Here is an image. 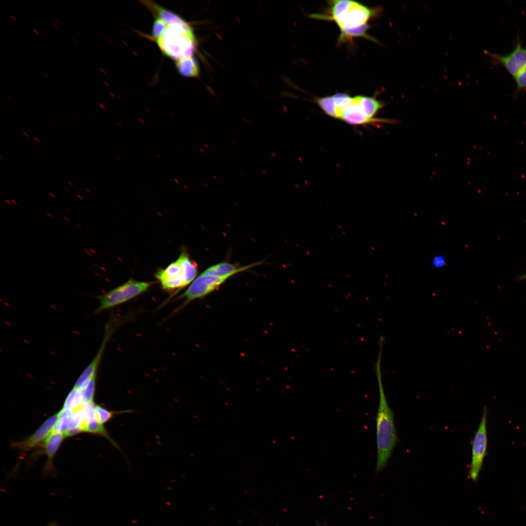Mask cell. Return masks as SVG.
Wrapping results in <instances>:
<instances>
[{"label":"cell","mask_w":526,"mask_h":526,"mask_svg":"<svg viewBox=\"0 0 526 526\" xmlns=\"http://www.w3.org/2000/svg\"><path fill=\"white\" fill-rule=\"evenodd\" d=\"M317 104L322 111L332 118L351 125H363L376 122H386L375 116L384 103L374 97L338 93L333 95L319 97Z\"/></svg>","instance_id":"6da1fadb"},{"label":"cell","mask_w":526,"mask_h":526,"mask_svg":"<svg viewBox=\"0 0 526 526\" xmlns=\"http://www.w3.org/2000/svg\"><path fill=\"white\" fill-rule=\"evenodd\" d=\"M329 2L328 16L315 14L312 17L334 21L340 31L339 41L355 37L376 40L366 32L369 27L368 21L380 11L379 8H371L358 2L349 0H331Z\"/></svg>","instance_id":"7a4b0ae2"},{"label":"cell","mask_w":526,"mask_h":526,"mask_svg":"<svg viewBox=\"0 0 526 526\" xmlns=\"http://www.w3.org/2000/svg\"><path fill=\"white\" fill-rule=\"evenodd\" d=\"M378 346V353L374 368L379 390V403L376 417V472L383 470L386 466L398 440L394 425V413L388 403L382 382L381 361L383 343L379 342Z\"/></svg>","instance_id":"3957f363"},{"label":"cell","mask_w":526,"mask_h":526,"mask_svg":"<svg viewBox=\"0 0 526 526\" xmlns=\"http://www.w3.org/2000/svg\"><path fill=\"white\" fill-rule=\"evenodd\" d=\"M155 41L162 52L176 61L192 56L196 49L192 29L185 20L167 25Z\"/></svg>","instance_id":"277c9868"},{"label":"cell","mask_w":526,"mask_h":526,"mask_svg":"<svg viewBox=\"0 0 526 526\" xmlns=\"http://www.w3.org/2000/svg\"><path fill=\"white\" fill-rule=\"evenodd\" d=\"M197 265L183 249L178 258L164 269L156 273L162 288L168 292L178 291L190 283L196 278Z\"/></svg>","instance_id":"5b68a950"},{"label":"cell","mask_w":526,"mask_h":526,"mask_svg":"<svg viewBox=\"0 0 526 526\" xmlns=\"http://www.w3.org/2000/svg\"><path fill=\"white\" fill-rule=\"evenodd\" d=\"M153 283L130 279L126 282L96 297L99 305L95 311L98 313L114 307L147 291Z\"/></svg>","instance_id":"8992f818"},{"label":"cell","mask_w":526,"mask_h":526,"mask_svg":"<svg viewBox=\"0 0 526 526\" xmlns=\"http://www.w3.org/2000/svg\"><path fill=\"white\" fill-rule=\"evenodd\" d=\"M487 416L488 409L485 406L480 423L472 441L471 460L470 465L469 475L474 482H476L478 479L484 460L487 454Z\"/></svg>","instance_id":"52a82bcc"},{"label":"cell","mask_w":526,"mask_h":526,"mask_svg":"<svg viewBox=\"0 0 526 526\" xmlns=\"http://www.w3.org/2000/svg\"><path fill=\"white\" fill-rule=\"evenodd\" d=\"M229 278L208 275L202 272L190 283L178 299H184L182 307L192 301L202 299L218 289Z\"/></svg>","instance_id":"ba28073f"},{"label":"cell","mask_w":526,"mask_h":526,"mask_svg":"<svg viewBox=\"0 0 526 526\" xmlns=\"http://www.w3.org/2000/svg\"><path fill=\"white\" fill-rule=\"evenodd\" d=\"M494 64L504 66L513 77H515L526 64V46H523L519 35H517L513 49L506 54L485 51Z\"/></svg>","instance_id":"9c48e42d"},{"label":"cell","mask_w":526,"mask_h":526,"mask_svg":"<svg viewBox=\"0 0 526 526\" xmlns=\"http://www.w3.org/2000/svg\"><path fill=\"white\" fill-rule=\"evenodd\" d=\"M58 416L59 412L53 414L46 420L34 433L25 439L12 442V447L18 449L22 452H26L43 443L53 432Z\"/></svg>","instance_id":"30bf717a"},{"label":"cell","mask_w":526,"mask_h":526,"mask_svg":"<svg viewBox=\"0 0 526 526\" xmlns=\"http://www.w3.org/2000/svg\"><path fill=\"white\" fill-rule=\"evenodd\" d=\"M64 438H65L63 432L53 431L43 442L42 447L43 448V452L47 456V462L44 468L45 474L54 471L53 459Z\"/></svg>","instance_id":"8fae6325"},{"label":"cell","mask_w":526,"mask_h":526,"mask_svg":"<svg viewBox=\"0 0 526 526\" xmlns=\"http://www.w3.org/2000/svg\"><path fill=\"white\" fill-rule=\"evenodd\" d=\"M261 264L262 262H260L242 266L228 262H221L209 266L203 272L208 275L230 278L238 273Z\"/></svg>","instance_id":"7c38bea8"},{"label":"cell","mask_w":526,"mask_h":526,"mask_svg":"<svg viewBox=\"0 0 526 526\" xmlns=\"http://www.w3.org/2000/svg\"><path fill=\"white\" fill-rule=\"evenodd\" d=\"M156 17L164 21L167 25L182 22L185 20L175 13L165 9L157 3L150 0L141 1Z\"/></svg>","instance_id":"4fadbf2b"},{"label":"cell","mask_w":526,"mask_h":526,"mask_svg":"<svg viewBox=\"0 0 526 526\" xmlns=\"http://www.w3.org/2000/svg\"><path fill=\"white\" fill-rule=\"evenodd\" d=\"M79 426L80 427L82 432H88L103 436L109 440L114 447L118 450L121 451L118 445L110 436L104 425L100 424L96 418L90 420L84 418L81 421Z\"/></svg>","instance_id":"5bb4252c"},{"label":"cell","mask_w":526,"mask_h":526,"mask_svg":"<svg viewBox=\"0 0 526 526\" xmlns=\"http://www.w3.org/2000/svg\"><path fill=\"white\" fill-rule=\"evenodd\" d=\"M176 69L181 75L188 77H196L199 75L198 62L193 56L175 62Z\"/></svg>","instance_id":"9a60e30c"},{"label":"cell","mask_w":526,"mask_h":526,"mask_svg":"<svg viewBox=\"0 0 526 526\" xmlns=\"http://www.w3.org/2000/svg\"><path fill=\"white\" fill-rule=\"evenodd\" d=\"M94 411L97 421L103 425L111 420L116 414L132 412V410L111 411L99 405H95Z\"/></svg>","instance_id":"2e32d148"},{"label":"cell","mask_w":526,"mask_h":526,"mask_svg":"<svg viewBox=\"0 0 526 526\" xmlns=\"http://www.w3.org/2000/svg\"><path fill=\"white\" fill-rule=\"evenodd\" d=\"M514 78L516 84L514 94L517 95L520 92L526 90V64Z\"/></svg>","instance_id":"e0dca14e"},{"label":"cell","mask_w":526,"mask_h":526,"mask_svg":"<svg viewBox=\"0 0 526 526\" xmlns=\"http://www.w3.org/2000/svg\"><path fill=\"white\" fill-rule=\"evenodd\" d=\"M167 24L159 19H156L152 27V36L154 39L158 38L165 30Z\"/></svg>","instance_id":"ac0fdd59"},{"label":"cell","mask_w":526,"mask_h":526,"mask_svg":"<svg viewBox=\"0 0 526 526\" xmlns=\"http://www.w3.org/2000/svg\"><path fill=\"white\" fill-rule=\"evenodd\" d=\"M432 264L434 268H441L446 264V258L442 255H436L432 258Z\"/></svg>","instance_id":"d6986e66"},{"label":"cell","mask_w":526,"mask_h":526,"mask_svg":"<svg viewBox=\"0 0 526 526\" xmlns=\"http://www.w3.org/2000/svg\"><path fill=\"white\" fill-rule=\"evenodd\" d=\"M516 280L518 281L526 280V273L519 275L516 277Z\"/></svg>","instance_id":"ffe728a7"},{"label":"cell","mask_w":526,"mask_h":526,"mask_svg":"<svg viewBox=\"0 0 526 526\" xmlns=\"http://www.w3.org/2000/svg\"><path fill=\"white\" fill-rule=\"evenodd\" d=\"M47 526H59L58 525V524L56 523L55 522H52L50 523Z\"/></svg>","instance_id":"44dd1931"},{"label":"cell","mask_w":526,"mask_h":526,"mask_svg":"<svg viewBox=\"0 0 526 526\" xmlns=\"http://www.w3.org/2000/svg\"><path fill=\"white\" fill-rule=\"evenodd\" d=\"M54 21H56V23H58V24H62V22H61V21H60V20H59V19H57V18H54Z\"/></svg>","instance_id":"7402d4cb"},{"label":"cell","mask_w":526,"mask_h":526,"mask_svg":"<svg viewBox=\"0 0 526 526\" xmlns=\"http://www.w3.org/2000/svg\"><path fill=\"white\" fill-rule=\"evenodd\" d=\"M33 139L36 142L40 143V140L38 139V138L37 137L34 136Z\"/></svg>","instance_id":"603a6c76"},{"label":"cell","mask_w":526,"mask_h":526,"mask_svg":"<svg viewBox=\"0 0 526 526\" xmlns=\"http://www.w3.org/2000/svg\"><path fill=\"white\" fill-rule=\"evenodd\" d=\"M22 133L26 137H27V138L29 137V135L28 133L27 132L23 131L22 132Z\"/></svg>","instance_id":"cb8c5ba5"},{"label":"cell","mask_w":526,"mask_h":526,"mask_svg":"<svg viewBox=\"0 0 526 526\" xmlns=\"http://www.w3.org/2000/svg\"><path fill=\"white\" fill-rule=\"evenodd\" d=\"M33 31L38 35H39V31L36 28H33Z\"/></svg>","instance_id":"d4e9b609"},{"label":"cell","mask_w":526,"mask_h":526,"mask_svg":"<svg viewBox=\"0 0 526 526\" xmlns=\"http://www.w3.org/2000/svg\"><path fill=\"white\" fill-rule=\"evenodd\" d=\"M51 23L56 29L59 30V27H58V26H57V25L56 23H55L53 22H51Z\"/></svg>","instance_id":"484cf974"},{"label":"cell","mask_w":526,"mask_h":526,"mask_svg":"<svg viewBox=\"0 0 526 526\" xmlns=\"http://www.w3.org/2000/svg\"><path fill=\"white\" fill-rule=\"evenodd\" d=\"M71 38H72V40H73V41H74V42H75V43H78V41H77V39H76V38H75V37H71Z\"/></svg>","instance_id":"4316f807"},{"label":"cell","mask_w":526,"mask_h":526,"mask_svg":"<svg viewBox=\"0 0 526 526\" xmlns=\"http://www.w3.org/2000/svg\"><path fill=\"white\" fill-rule=\"evenodd\" d=\"M67 183H68V184L69 185H70V186H74V183H73V182H72V181H70V180H68V181H67Z\"/></svg>","instance_id":"83f0119b"},{"label":"cell","mask_w":526,"mask_h":526,"mask_svg":"<svg viewBox=\"0 0 526 526\" xmlns=\"http://www.w3.org/2000/svg\"><path fill=\"white\" fill-rule=\"evenodd\" d=\"M99 107H100L103 109L105 108V107L104 105L103 104H102V103H99Z\"/></svg>","instance_id":"f1b7e54d"},{"label":"cell","mask_w":526,"mask_h":526,"mask_svg":"<svg viewBox=\"0 0 526 526\" xmlns=\"http://www.w3.org/2000/svg\"><path fill=\"white\" fill-rule=\"evenodd\" d=\"M10 17H11V18H12V19H13V20H14V21H16V20H17V19H16V18H15V17H14V16H13V15H11V14H10Z\"/></svg>","instance_id":"f546056e"},{"label":"cell","mask_w":526,"mask_h":526,"mask_svg":"<svg viewBox=\"0 0 526 526\" xmlns=\"http://www.w3.org/2000/svg\"><path fill=\"white\" fill-rule=\"evenodd\" d=\"M48 123H49V125H51V126L52 127H54V126H55V125H54V123H53V122H52V121H48Z\"/></svg>","instance_id":"4dcf8cb0"},{"label":"cell","mask_w":526,"mask_h":526,"mask_svg":"<svg viewBox=\"0 0 526 526\" xmlns=\"http://www.w3.org/2000/svg\"><path fill=\"white\" fill-rule=\"evenodd\" d=\"M71 116H72V117H73V118H76V115H75V114L74 113H71Z\"/></svg>","instance_id":"1f68e13d"},{"label":"cell","mask_w":526,"mask_h":526,"mask_svg":"<svg viewBox=\"0 0 526 526\" xmlns=\"http://www.w3.org/2000/svg\"><path fill=\"white\" fill-rule=\"evenodd\" d=\"M6 96L9 100H10V101H12V98L9 95H6Z\"/></svg>","instance_id":"d6a6232c"},{"label":"cell","mask_w":526,"mask_h":526,"mask_svg":"<svg viewBox=\"0 0 526 526\" xmlns=\"http://www.w3.org/2000/svg\"><path fill=\"white\" fill-rule=\"evenodd\" d=\"M67 22H68V23H69V24H70V25H72V21H71V20H70V19H67Z\"/></svg>","instance_id":"836d02e7"},{"label":"cell","mask_w":526,"mask_h":526,"mask_svg":"<svg viewBox=\"0 0 526 526\" xmlns=\"http://www.w3.org/2000/svg\"><path fill=\"white\" fill-rule=\"evenodd\" d=\"M42 74H43V75H44V76H45V77H48V75H47V74L46 73H44V72H43V73H42Z\"/></svg>","instance_id":"e575fe53"},{"label":"cell","mask_w":526,"mask_h":526,"mask_svg":"<svg viewBox=\"0 0 526 526\" xmlns=\"http://www.w3.org/2000/svg\"><path fill=\"white\" fill-rule=\"evenodd\" d=\"M35 144H36V146H37L38 147H40V145L39 143H38V142H35Z\"/></svg>","instance_id":"d590c367"},{"label":"cell","mask_w":526,"mask_h":526,"mask_svg":"<svg viewBox=\"0 0 526 526\" xmlns=\"http://www.w3.org/2000/svg\"><path fill=\"white\" fill-rule=\"evenodd\" d=\"M48 102H49V103H50V104H51V105L52 106H54V103H53V102H52L51 101H50V100H48Z\"/></svg>","instance_id":"8d00e7d4"},{"label":"cell","mask_w":526,"mask_h":526,"mask_svg":"<svg viewBox=\"0 0 526 526\" xmlns=\"http://www.w3.org/2000/svg\"><path fill=\"white\" fill-rule=\"evenodd\" d=\"M139 120H140L139 121H140V122L141 123H143V124H145V121H143V120L142 119H140V118H139Z\"/></svg>","instance_id":"74e56055"},{"label":"cell","mask_w":526,"mask_h":526,"mask_svg":"<svg viewBox=\"0 0 526 526\" xmlns=\"http://www.w3.org/2000/svg\"><path fill=\"white\" fill-rule=\"evenodd\" d=\"M9 47H10V49H12V50L13 51H15V49H14V48L13 47V46H11V45H9Z\"/></svg>","instance_id":"f35d334b"},{"label":"cell","mask_w":526,"mask_h":526,"mask_svg":"<svg viewBox=\"0 0 526 526\" xmlns=\"http://www.w3.org/2000/svg\"><path fill=\"white\" fill-rule=\"evenodd\" d=\"M84 93L88 95H90L88 91H87L86 90L84 91Z\"/></svg>","instance_id":"ab89813d"},{"label":"cell","mask_w":526,"mask_h":526,"mask_svg":"<svg viewBox=\"0 0 526 526\" xmlns=\"http://www.w3.org/2000/svg\"><path fill=\"white\" fill-rule=\"evenodd\" d=\"M117 124H119L118 125H119L120 126H122L121 124H120V123L119 121H117Z\"/></svg>","instance_id":"60d3db41"},{"label":"cell","mask_w":526,"mask_h":526,"mask_svg":"<svg viewBox=\"0 0 526 526\" xmlns=\"http://www.w3.org/2000/svg\"><path fill=\"white\" fill-rule=\"evenodd\" d=\"M86 190L87 191L89 192H91V191H90V189H89L88 188H86Z\"/></svg>","instance_id":"b9f144b4"},{"label":"cell","mask_w":526,"mask_h":526,"mask_svg":"<svg viewBox=\"0 0 526 526\" xmlns=\"http://www.w3.org/2000/svg\"><path fill=\"white\" fill-rule=\"evenodd\" d=\"M0 159L2 160L3 159L1 154H0Z\"/></svg>","instance_id":"7bdbcfd3"},{"label":"cell","mask_w":526,"mask_h":526,"mask_svg":"<svg viewBox=\"0 0 526 526\" xmlns=\"http://www.w3.org/2000/svg\"><path fill=\"white\" fill-rule=\"evenodd\" d=\"M87 58H88V59H91V58H90V57H89V56H87Z\"/></svg>","instance_id":"ee69618b"},{"label":"cell","mask_w":526,"mask_h":526,"mask_svg":"<svg viewBox=\"0 0 526 526\" xmlns=\"http://www.w3.org/2000/svg\"><path fill=\"white\" fill-rule=\"evenodd\" d=\"M93 77H94V78H96L95 77L94 75H93Z\"/></svg>","instance_id":"f6af8a7d"}]
</instances>
